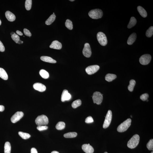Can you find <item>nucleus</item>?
I'll return each mask as SVG.
<instances>
[{"mask_svg":"<svg viewBox=\"0 0 153 153\" xmlns=\"http://www.w3.org/2000/svg\"><path fill=\"white\" fill-rule=\"evenodd\" d=\"M56 16L55 14H52L51 15L45 22V24L48 25H51L53 22L55 20Z\"/></svg>","mask_w":153,"mask_h":153,"instance_id":"4be33fe9","label":"nucleus"},{"mask_svg":"<svg viewBox=\"0 0 153 153\" xmlns=\"http://www.w3.org/2000/svg\"><path fill=\"white\" fill-rule=\"evenodd\" d=\"M104 153H107V152H105Z\"/></svg>","mask_w":153,"mask_h":153,"instance_id":"3c124183","label":"nucleus"},{"mask_svg":"<svg viewBox=\"0 0 153 153\" xmlns=\"http://www.w3.org/2000/svg\"><path fill=\"white\" fill-rule=\"evenodd\" d=\"M147 148L149 150H153V139H151L149 141L147 144Z\"/></svg>","mask_w":153,"mask_h":153,"instance_id":"72a5a7b5","label":"nucleus"},{"mask_svg":"<svg viewBox=\"0 0 153 153\" xmlns=\"http://www.w3.org/2000/svg\"><path fill=\"white\" fill-rule=\"evenodd\" d=\"M139 135L136 134L134 135L128 142V147L132 149L136 148L139 143Z\"/></svg>","mask_w":153,"mask_h":153,"instance_id":"f257e3e1","label":"nucleus"},{"mask_svg":"<svg viewBox=\"0 0 153 153\" xmlns=\"http://www.w3.org/2000/svg\"><path fill=\"white\" fill-rule=\"evenodd\" d=\"M151 59V57L149 54H145L143 55L139 58V61L143 65H146L150 63Z\"/></svg>","mask_w":153,"mask_h":153,"instance_id":"6e6552de","label":"nucleus"},{"mask_svg":"<svg viewBox=\"0 0 153 153\" xmlns=\"http://www.w3.org/2000/svg\"><path fill=\"white\" fill-rule=\"evenodd\" d=\"M138 12L142 17L145 18L147 16V12L146 10L143 8L141 6H138L137 8Z\"/></svg>","mask_w":153,"mask_h":153,"instance_id":"6ab92c4d","label":"nucleus"},{"mask_svg":"<svg viewBox=\"0 0 153 153\" xmlns=\"http://www.w3.org/2000/svg\"><path fill=\"white\" fill-rule=\"evenodd\" d=\"M62 45L61 43L57 40L54 41L50 46V48L54 49L60 50L61 49Z\"/></svg>","mask_w":153,"mask_h":153,"instance_id":"2eb2a0df","label":"nucleus"},{"mask_svg":"<svg viewBox=\"0 0 153 153\" xmlns=\"http://www.w3.org/2000/svg\"><path fill=\"white\" fill-rule=\"evenodd\" d=\"M71 96L69 93L68 91L67 90H64L62 94L61 97V101L62 102L67 100H69L71 98Z\"/></svg>","mask_w":153,"mask_h":153,"instance_id":"f8f14e48","label":"nucleus"},{"mask_svg":"<svg viewBox=\"0 0 153 153\" xmlns=\"http://www.w3.org/2000/svg\"><path fill=\"white\" fill-rule=\"evenodd\" d=\"M24 116V114L22 111H18L13 115L11 118V121L13 123H15L20 120Z\"/></svg>","mask_w":153,"mask_h":153,"instance_id":"9b49d317","label":"nucleus"},{"mask_svg":"<svg viewBox=\"0 0 153 153\" xmlns=\"http://www.w3.org/2000/svg\"><path fill=\"white\" fill-rule=\"evenodd\" d=\"M136 34L135 33H132L129 37L128 39L127 43L129 45H132L136 41Z\"/></svg>","mask_w":153,"mask_h":153,"instance_id":"a211bd4d","label":"nucleus"},{"mask_svg":"<svg viewBox=\"0 0 153 153\" xmlns=\"http://www.w3.org/2000/svg\"><path fill=\"white\" fill-rule=\"evenodd\" d=\"M5 48L3 44L0 41V51L1 52H3L5 51Z\"/></svg>","mask_w":153,"mask_h":153,"instance_id":"ea45409f","label":"nucleus"},{"mask_svg":"<svg viewBox=\"0 0 153 153\" xmlns=\"http://www.w3.org/2000/svg\"><path fill=\"white\" fill-rule=\"evenodd\" d=\"M5 110V107L4 106L0 105V111L2 112Z\"/></svg>","mask_w":153,"mask_h":153,"instance_id":"79ce46f5","label":"nucleus"},{"mask_svg":"<svg viewBox=\"0 0 153 153\" xmlns=\"http://www.w3.org/2000/svg\"><path fill=\"white\" fill-rule=\"evenodd\" d=\"M11 37L13 40H14L16 43H17L18 41L20 40L19 37L15 33H14V34L12 35Z\"/></svg>","mask_w":153,"mask_h":153,"instance_id":"f704fd0d","label":"nucleus"},{"mask_svg":"<svg viewBox=\"0 0 153 153\" xmlns=\"http://www.w3.org/2000/svg\"><path fill=\"white\" fill-rule=\"evenodd\" d=\"M153 34V27L151 26L150 27L146 32V35L148 38L151 37Z\"/></svg>","mask_w":153,"mask_h":153,"instance_id":"473e14b6","label":"nucleus"},{"mask_svg":"<svg viewBox=\"0 0 153 153\" xmlns=\"http://www.w3.org/2000/svg\"><path fill=\"white\" fill-rule=\"evenodd\" d=\"M4 153H10L11 151V145L10 143L6 142L5 143L4 147Z\"/></svg>","mask_w":153,"mask_h":153,"instance_id":"b1692460","label":"nucleus"},{"mask_svg":"<svg viewBox=\"0 0 153 153\" xmlns=\"http://www.w3.org/2000/svg\"><path fill=\"white\" fill-rule=\"evenodd\" d=\"M65 25L67 28L68 29L70 30H72L73 29V25L72 23L71 20H70L67 19L66 20L65 23Z\"/></svg>","mask_w":153,"mask_h":153,"instance_id":"7c9ffc66","label":"nucleus"},{"mask_svg":"<svg viewBox=\"0 0 153 153\" xmlns=\"http://www.w3.org/2000/svg\"><path fill=\"white\" fill-rule=\"evenodd\" d=\"M40 59L42 61L46 62L51 63H55L57 62L55 60L49 57L43 56L41 57Z\"/></svg>","mask_w":153,"mask_h":153,"instance_id":"f3484780","label":"nucleus"},{"mask_svg":"<svg viewBox=\"0 0 153 153\" xmlns=\"http://www.w3.org/2000/svg\"><path fill=\"white\" fill-rule=\"evenodd\" d=\"M151 153H153V151H152V152H151Z\"/></svg>","mask_w":153,"mask_h":153,"instance_id":"603ef678","label":"nucleus"},{"mask_svg":"<svg viewBox=\"0 0 153 153\" xmlns=\"http://www.w3.org/2000/svg\"><path fill=\"white\" fill-rule=\"evenodd\" d=\"M51 153H59V152H58V151H52V152H51Z\"/></svg>","mask_w":153,"mask_h":153,"instance_id":"a18cd8bd","label":"nucleus"},{"mask_svg":"<svg viewBox=\"0 0 153 153\" xmlns=\"http://www.w3.org/2000/svg\"><path fill=\"white\" fill-rule=\"evenodd\" d=\"M149 95L148 94L145 93L142 94L140 96V99L143 101H145L148 100Z\"/></svg>","mask_w":153,"mask_h":153,"instance_id":"c9c22d12","label":"nucleus"},{"mask_svg":"<svg viewBox=\"0 0 153 153\" xmlns=\"http://www.w3.org/2000/svg\"><path fill=\"white\" fill-rule=\"evenodd\" d=\"M65 127V124L64 122H59L56 126V128L57 130H61L64 129Z\"/></svg>","mask_w":153,"mask_h":153,"instance_id":"a878e982","label":"nucleus"},{"mask_svg":"<svg viewBox=\"0 0 153 153\" xmlns=\"http://www.w3.org/2000/svg\"><path fill=\"white\" fill-rule=\"evenodd\" d=\"M117 77V76L115 75L108 73L106 75L105 78L106 80L107 81L110 82L114 80Z\"/></svg>","mask_w":153,"mask_h":153,"instance_id":"412c9836","label":"nucleus"},{"mask_svg":"<svg viewBox=\"0 0 153 153\" xmlns=\"http://www.w3.org/2000/svg\"><path fill=\"white\" fill-rule=\"evenodd\" d=\"M19 134L23 139H29L30 137L31 136L29 134L21 132H18Z\"/></svg>","mask_w":153,"mask_h":153,"instance_id":"c756f323","label":"nucleus"},{"mask_svg":"<svg viewBox=\"0 0 153 153\" xmlns=\"http://www.w3.org/2000/svg\"><path fill=\"white\" fill-rule=\"evenodd\" d=\"M137 20L136 18L134 17H131L130 20L128 24V25L127 27L128 29H131L136 24Z\"/></svg>","mask_w":153,"mask_h":153,"instance_id":"5701e85b","label":"nucleus"},{"mask_svg":"<svg viewBox=\"0 0 153 153\" xmlns=\"http://www.w3.org/2000/svg\"><path fill=\"white\" fill-rule=\"evenodd\" d=\"M89 15L91 18L97 19L101 18L103 15V12L99 9H96L89 12Z\"/></svg>","mask_w":153,"mask_h":153,"instance_id":"7ed1b4c3","label":"nucleus"},{"mask_svg":"<svg viewBox=\"0 0 153 153\" xmlns=\"http://www.w3.org/2000/svg\"><path fill=\"white\" fill-rule=\"evenodd\" d=\"M14 32H11V36L12 35H13L14 34Z\"/></svg>","mask_w":153,"mask_h":153,"instance_id":"49530a36","label":"nucleus"},{"mask_svg":"<svg viewBox=\"0 0 153 153\" xmlns=\"http://www.w3.org/2000/svg\"><path fill=\"white\" fill-rule=\"evenodd\" d=\"M83 150L86 153H93L94 149L92 147L88 144H84L82 146Z\"/></svg>","mask_w":153,"mask_h":153,"instance_id":"4468645a","label":"nucleus"},{"mask_svg":"<svg viewBox=\"0 0 153 153\" xmlns=\"http://www.w3.org/2000/svg\"><path fill=\"white\" fill-rule=\"evenodd\" d=\"M0 77L4 80H7L8 76L6 72L4 69L0 68Z\"/></svg>","mask_w":153,"mask_h":153,"instance_id":"aec40b11","label":"nucleus"},{"mask_svg":"<svg viewBox=\"0 0 153 153\" xmlns=\"http://www.w3.org/2000/svg\"><path fill=\"white\" fill-rule=\"evenodd\" d=\"M39 74L44 79H48L49 77V73L46 70L43 69L40 71Z\"/></svg>","mask_w":153,"mask_h":153,"instance_id":"393cba45","label":"nucleus"},{"mask_svg":"<svg viewBox=\"0 0 153 153\" xmlns=\"http://www.w3.org/2000/svg\"><path fill=\"white\" fill-rule=\"evenodd\" d=\"M24 32L25 35L31 37L32 36L31 33L29 30L28 29H24Z\"/></svg>","mask_w":153,"mask_h":153,"instance_id":"58836bf2","label":"nucleus"},{"mask_svg":"<svg viewBox=\"0 0 153 153\" xmlns=\"http://www.w3.org/2000/svg\"><path fill=\"white\" fill-rule=\"evenodd\" d=\"M23 43V41H22L20 40H19L18 42V43L19 44H22Z\"/></svg>","mask_w":153,"mask_h":153,"instance_id":"c03bdc74","label":"nucleus"},{"mask_svg":"<svg viewBox=\"0 0 153 153\" xmlns=\"http://www.w3.org/2000/svg\"><path fill=\"white\" fill-rule=\"evenodd\" d=\"M37 128L38 130L41 131L47 130L48 127L46 125L38 126Z\"/></svg>","mask_w":153,"mask_h":153,"instance_id":"4c0bfd02","label":"nucleus"},{"mask_svg":"<svg viewBox=\"0 0 153 153\" xmlns=\"http://www.w3.org/2000/svg\"><path fill=\"white\" fill-rule=\"evenodd\" d=\"M112 112L111 110H109L105 117V120H104L103 128L104 129L108 128L111 124L112 119Z\"/></svg>","mask_w":153,"mask_h":153,"instance_id":"0eeeda50","label":"nucleus"},{"mask_svg":"<svg viewBox=\"0 0 153 153\" xmlns=\"http://www.w3.org/2000/svg\"><path fill=\"white\" fill-rule=\"evenodd\" d=\"M94 122V120L92 117L91 116L87 117L85 120V122L87 123H91Z\"/></svg>","mask_w":153,"mask_h":153,"instance_id":"e433bc0d","label":"nucleus"},{"mask_svg":"<svg viewBox=\"0 0 153 153\" xmlns=\"http://www.w3.org/2000/svg\"><path fill=\"white\" fill-rule=\"evenodd\" d=\"M35 122L38 126L45 125L48 124V120L46 115H42L37 117Z\"/></svg>","mask_w":153,"mask_h":153,"instance_id":"20e7f679","label":"nucleus"},{"mask_svg":"<svg viewBox=\"0 0 153 153\" xmlns=\"http://www.w3.org/2000/svg\"><path fill=\"white\" fill-rule=\"evenodd\" d=\"M100 67L99 66L97 65L90 66L86 67L85 69V71L88 74L91 75L97 72Z\"/></svg>","mask_w":153,"mask_h":153,"instance_id":"1a4fd4ad","label":"nucleus"},{"mask_svg":"<svg viewBox=\"0 0 153 153\" xmlns=\"http://www.w3.org/2000/svg\"><path fill=\"white\" fill-rule=\"evenodd\" d=\"M77 136V133L76 132H70L65 134L64 136L65 138H73Z\"/></svg>","mask_w":153,"mask_h":153,"instance_id":"c85d7f7f","label":"nucleus"},{"mask_svg":"<svg viewBox=\"0 0 153 153\" xmlns=\"http://www.w3.org/2000/svg\"><path fill=\"white\" fill-rule=\"evenodd\" d=\"M33 87L37 91L40 92H43L46 90V87L45 85L40 83H36L33 85Z\"/></svg>","mask_w":153,"mask_h":153,"instance_id":"ddd939ff","label":"nucleus"},{"mask_svg":"<svg viewBox=\"0 0 153 153\" xmlns=\"http://www.w3.org/2000/svg\"><path fill=\"white\" fill-rule=\"evenodd\" d=\"M136 84V82L135 80L132 79V80H130V84L128 86V89L131 92L133 91L134 88Z\"/></svg>","mask_w":153,"mask_h":153,"instance_id":"bb28decb","label":"nucleus"},{"mask_svg":"<svg viewBox=\"0 0 153 153\" xmlns=\"http://www.w3.org/2000/svg\"><path fill=\"white\" fill-rule=\"evenodd\" d=\"M53 14H54V13H53Z\"/></svg>","mask_w":153,"mask_h":153,"instance_id":"864d4df0","label":"nucleus"},{"mask_svg":"<svg viewBox=\"0 0 153 153\" xmlns=\"http://www.w3.org/2000/svg\"><path fill=\"white\" fill-rule=\"evenodd\" d=\"M32 0H26L25 3V7L26 9L28 11L30 10L31 8Z\"/></svg>","mask_w":153,"mask_h":153,"instance_id":"2f4dec72","label":"nucleus"},{"mask_svg":"<svg viewBox=\"0 0 153 153\" xmlns=\"http://www.w3.org/2000/svg\"><path fill=\"white\" fill-rule=\"evenodd\" d=\"M97 39L98 42L101 45L105 46L107 44V41L105 35L103 32H98L97 35Z\"/></svg>","mask_w":153,"mask_h":153,"instance_id":"39448f33","label":"nucleus"},{"mask_svg":"<svg viewBox=\"0 0 153 153\" xmlns=\"http://www.w3.org/2000/svg\"><path fill=\"white\" fill-rule=\"evenodd\" d=\"M1 20H0V25H1Z\"/></svg>","mask_w":153,"mask_h":153,"instance_id":"09e8293b","label":"nucleus"},{"mask_svg":"<svg viewBox=\"0 0 153 153\" xmlns=\"http://www.w3.org/2000/svg\"><path fill=\"white\" fill-rule=\"evenodd\" d=\"M31 153H38L36 149L35 148H32L31 149Z\"/></svg>","mask_w":153,"mask_h":153,"instance_id":"a19ab883","label":"nucleus"},{"mask_svg":"<svg viewBox=\"0 0 153 153\" xmlns=\"http://www.w3.org/2000/svg\"><path fill=\"white\" fill-rule=\"evenodd\" d=\"M70 1H75L74 0H70Z\"/></svg>","mask_w":153,"mask_h":153,"instance_id":"de8ad7c7","label":"nucleus"},{"mask_svg":"<svg viewBox=\"0 0 153 153\" xmlns=\"http://www.w3.org/2000/svg\"><path fill=\"white\" fill-rule=\"evenodd\" d=\"M148 100H147V102H148Z\"/></svg>","mask_w":153,"mask_h":153,"instance_id":"8fccbe9b","label":"nucleus"},{"mask_svg":"<svg viewBox=\"0 0 153 153\" xmlns=\"http://www.w3.org/2000/svg\"><path fill=\"white\" fill-rule=\"evenodd\" d=\"M131 122L132 120L130 119H128L119 125L117 127V131L120 132L125 131L130 126Z\"/></svg>","mask_w":153,"mask_h":153,"instance_id":"f03ea898","label":"nucleus"},{"mask_svg":"<svg viewBox=\"0 0 153 153\" xmlns=\"http://www.w3.org/2000/svg\"><path fill=\"white\" fill-rule=\"evenodd\" d=\"M5 16L6 17L9 21L13 22L15 20V16L10 11H7L5 13Z\"/></svg>","mask_w":153,"mask_h":153,"instance_id":"dca6fc26","label":"nucleus"},{"mask_svg":"<svg viewBox=\"0 0 153 153\" xmlns=\"http://www.w3.org/2000/svg\"><path fill=\"white\" fill-rule=\"evenodd\" d=\"M92 99L94 103H96L99 105L102 103L103 97L102 94L98 92H96L94 93L92 96Z\"/></svg>","mask_w":153,"mask_h":153,"instance_id":"423d86ee","label":"nucleus"},{"mask_svg":"<svg viewBox=\"0 0 153 153\" xmlns=\"http://www.w3.org/2000/svg\"><path fill=\"white\" fill-rule=\"evenodd\" d=\"M16 33H17V34L20 35V36H22L23 35V33L17 30L16 31Z\"/></svg>","mask_w":153,"mask_h":153,"instance_id":"37998d69","label":"nucleus"},{"mask_svg":"<svg viewBox=\"0 0 153 153\" xmlns=\"http://www.w3.org/2000/svg\"><path fill=\"white\" fill-rule=\"evenodd\" d=\"M83 55L87 58H89L91 55L92 52L90 45L89 43L85 44L83 51Z\"/></svg>","mask_w":153,"mask_h":153,"instance_id":"9d476101","label":"nucleus"},{"mask_svg":"<svg viewBox=\"0 0 153 153\" xmlns=\"http://www.w3.org/2000/svg\"><path fill=\"white\" fill-rule=\"evenodd\" d=\"M81 101L80 100H76L72 103V107L73 108H76L81 105Z\"/></svg>","mask_w":153,"mask_h":153,"instance_id":"cd10ccee","label":"nucleus"}]
</instances>
